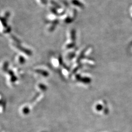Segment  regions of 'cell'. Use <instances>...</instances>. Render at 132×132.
<instances>
[{
	"instance_id": "1",
	"label": "cell",
	"mask_w": 132,
	"mask_h": 132,
	"mask_svg": "<svg viewBox=\"0 0 132 132\" xmlns=\"http://www.w3.org/2000/svg\"><path fill=\"white\" fill-rule=\"evenodd\" d=\"M37 3H38L41 6H46L48 4V0H36Z\"/></svg>"
}]
</instances>
